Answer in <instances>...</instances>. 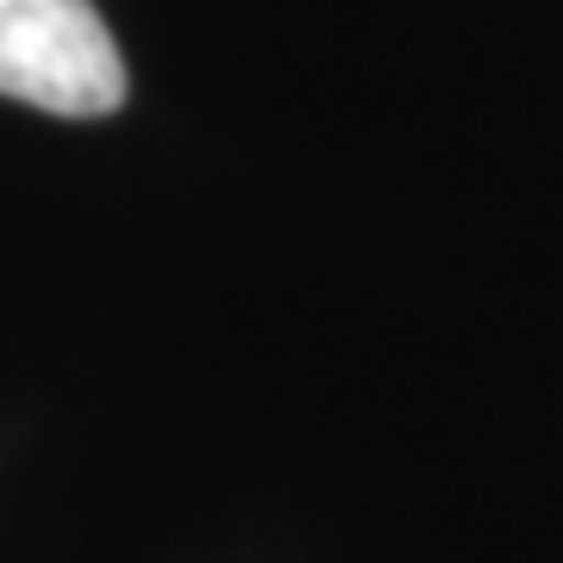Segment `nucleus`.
Instances as JSON below:
<instances>
[{
	"label": "nucleus",
	"mask_w": 563,
	"mask_h": 563,
	"mask_svg": "<svg viewBox=\"0 0 563 563\" xmlns=\"http://www.w3.org/2000/svg\"><path fill=\"white\" fill-rule=\"evenodd\" d=\"M0 95L63 120L125 101V57L95 0H0Z\"/></svg>",
	"instance_id": "obj_1"
}]
</instances>
